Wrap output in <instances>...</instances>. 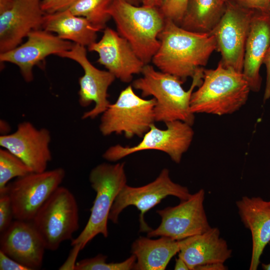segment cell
Returning <instances> with one entry per match:
<instances>
[{"label": "cell", "instance_id": "cell-1", "mask_svg": "<svg viewBox=\"0 0 270 270\" xmlns=\"http://www.w3.org/2000/svg\"><path fill=\"white\" fill-rule=\"evenodd\" d=\"M158 39L160 46L152 58V64L160 71L184 82L206 66L216 49L214 37L210 32L188 30L168 18L165 19Z\"/></svg>", "mask_w": 270, "mask_h": 270}, {"label": "cell", "instance_id": "cell-2", "mask_svg": "<svg viewBox=\"0 0 270 270\" xmlns=\"http://www.w3.org/2000/svg\"><path fill=\"white\" fill-rule=\"evenodd\" d=\"M204 70L202 67L197 70L190 88L185 90L182 86L184 82L180 78L146 64L141 73L142 76L134 80L132 85L140 92L142 97L152 96L156 100V122L180 120L192 126L194 114L190 110L191 96L194 88L202 82Z\"/></svg>", "mask_w": 270, "mask_h": 270}, {"label": "cell", "instance_id": "cell-3", "mask_svg": "<svg viewBox=\"0 0 270 270\" xmlns=\"http://www.w3.org/2000/svg\"><path fill=\"white\" fill-rule=\"evenodd\" d=\"M250 89L242 72L224 68L221 62L215 69H204L202 84L193 92L190 110L194 114H232L246 102Z\"/></svg>", "mask_w": 270, "mask_h": 270}, {"label": "cell", "instance_id": "cell-4", "mask_svg": "<svg viewBox=\"0 0 270 270\" xmlns=\"http://www.w3.org/2000/svg\"><path fill=\"white\" fill-rule=\"evenodd\" d=\"M124 163H102L90 171L89 181L96 192L90 214L84 230L72 240L73 246L67 260L75 263L79 252L98 234L108 236V221L112 206L118 194L126 184Z\"/></svg>", "mask_w": 270, "mask_h": 270}, {"label": "cell", "instance_id": "cell-5", "mask_svg": "<svg viewBox=\"0 0 270 270\" xmlns=\"http://www.w3.org/2000/svg\"><path fill=\"white\" fill-rule=\"evenodd\" d=\"M117 32L145 64L152 62L160 46L158 36L165 18L160 8L113 0L108 10Z\"/></svg>", "mask_w": 270, "mask_h": 270}, {"label": "cell", "instance_id": "cell-6", "mask_svg": "<svg viewBox=\"0 0 270 270\" xmlns=\"http://www.w3.org/2000/svg\"><path fill=\"white\" fill-rule=\"evenodd\" d=\"M156 104L154 98H143L134 92L132 85L128 86L102 114L100 132L104 136L123 133L128 138L142 137L156 122Z\"/></svg>", "mask_w": 270, "mask_h": 270}, {"label": "cell", "instance_id": "cell-7", "mask_svg": "<svg viewBox=\"0 0 270 270\" xmlns=\"http://www.w3.org/2000/svg\"><path fill=\"white\" fill-rule=\"evenodd\" d=\"M32 222L46 249L58 250L62 242L72 239L79 228L78 208L74 196L67 188L58 186Z\"/></svg>", "mask_w": 270, "mask_h": 270}, {"label": "cell", "instance_id": "cell-8", "mask_svg": "<svg viewBox=\"0 0 270 270\" xmlns=\"http://www.w3.org/2000/svg\"><path fill=\"white\" fill-rule=\"evenodd\" d=\"M192 194L187 187L174 182L170 176L168 170L164 168L155 180L146 185L132 187L126 184L114 200L108 220L117 224L122 211L129 206H134L140 212V230L148 232L152 229L144 221L146 212L168 196H174L182 201L188 199Z\"/></svg>", "mask_w": 270, "mask_h": 270}, {"label": "cell", "instance_id": "cell-9", "mask_svg": "<svg viewBox=\"0 0 270 270\" xmlns=\"http://www.w3.org/2000/svg\"><path fill=\"white\" fill-rule=\"evenodd\" d=\"M66 175L62 168L32 172L8 183L6 190L12 206L14 218L32 222L40 208L60 186Z\"/></svg>", "mask_w": 270, "mask_h": 270}, {"label": "cell", "instance_id": "cell-10", "mask_svg": "<svg viewBox=\"0 0 270 270\" xmlns=\"http://www.w3.org/2000/svg\"><path fill=\"white\" fill-rule=\"evenodd\" d=\"M166 128L160 129L152 124L137 144L124 146L116 144L108 148L102 157L109 162L118 161L134 153L145 150H157L168 154L176 164L189 148L194 136L192 126L180 120L165 123Z\"/></svg>", "mask_w": 270, "mask_h": 270}, {"label": "cell", "instance_id": "cell-11", "mask_svg": "<svg viewBox=\"0 0 270 270\" xmlns=\"http://www.w3.org/2000/svg\"><path fill=\"white\" fill-rule=\"evenodd\" d=\"M254 12L239 4H228L210 32L224 68L242 72L246 44Z\"/></svg>", "mask_w": 270, "mask_h": 270}, {"label": "cell", "instance_id": "cell-12", "mask_svg": "<svg viewBox=\"0 0 270 270\" xmlns=\"http://www.w3.org/2000/svg\"><path fill=\"white\" fill-rule=\"evenodd\" d=\"M204 197V190L202 188L176 206L157 210L161 222L156 229L148 232V237L166 236L180 240L210 230Z\"/></svg>", "mask_w": 270, "mask_h": 270}, {"label": "cell", "instance_id": "cell-13", "mask_svg": "<svg viewBox=\"0 0 270 270\" xmlns=\"http://www.w3.org/2000/svg\"><path fill=\"white\" fill-rule=\"evenodd\" d=\"M57 56L75 61L84 70V75L78 79V102L82 108L88 107L92 102L94 106L84 112L82 119L92 120L102 114L110 104L108 100V90L116 80L115 76L108 70L95 67L88 58L84 46L74 44L71 49Z\"/></svg>", "mask_w": 270, "mask_h": 270}, {"label": "cell", "instance_id": "cell-14", "mask_svg": "<svg viewBox=\"0 0 270 270\" xmlns=\"http://www.w3.org/2000/svg\"><path fill=\"white\" fill-rule=\"evenodd\" d=\"M52 138L46 128H36L32 122L19 123L12 133L0 136V146L20 158L35 172L46 170L52 160Z\"/></svg>", "mask_w": 270, "mask_h": 270}, {"label": "cell", "instance_id": "cell-15", "mask_svg": "<svg viewBox=\"0 0 270 270\" xmlns=\"http://www.w3.org/2000/svg\"><path fill=\"white\" fill-rule=\"evenodd\" d=\"M26 38L24 43L9 51L0 53V62L17 66L27 82L34 79L32 70L35 66L50 54L58 55L71 49L74 44L42 28L32 31Z\"/></svg>", "mask_w": 270, "mask_h": 270}, {"label": "cell", "instance_id": "cell-16", "mask_svg": "<svg viewBox=\"0 0 270 270\" xmlns=\"http://www.w3.org/2000/svg\"><path fill=\"white\" fill-rule=\"evenodd\" d=\"M98 55V62L116 78L125 83L132 82L134 74L142 73L145 64L130 44L113 29L106 27L98 42L88 46Z\"/></svg>", "mask_w": 270, "mask_h": 270}, {"label": "cell", "instance_id": "cell-17", "mask_svg": "<svg viewBox=\"0 0 270 270\" xmlns=\"http://www.w3.org/2000/svg\"><path fill=\"white\" fill-rule=\"evenodd\" d=\"M42 0H14L0 13V53L18 46L32 31L42 28Z\"/></svg>", "mask_w": 270, "mask_h": 270}, {"label": "cell", "instance_id": "cell-18", "mask_svg": "<svg viewBox=\"0 0 270 270\" xmlns=\"http://www.w3.org/2000/svg\"><path fill=\"white\" fill-rule=\"evenodd\" d=\"M46 250L32 222L15 220L0 234V250L30 270L42 267Z\"/></svg>", "mask_w": 270, "mask_h": 270}, {"label": "cell", "instance_id": "cell-19", "mask_svg": "<svg viewBox=\"0 0 270 270\" xmlns=\"http://www.w3.org/2000/svg\"><path fill=\"white\" fill-rule=\"evenodd\" d=\"M238 213L252 237V252L249 269L256 270L260 256L270 242V202L259 196H242L236 202Z\"/></svg>", "mask_w": 270, "mask_h": 270}, {"label": "cell", "instance_id": "cell-20", "mask_svg": "<svg viewBox=\"0 0 270 270\" xmlns=\"http://www.w3.org/2000/svg\"><path fill=\"white\" fill-rule=\"evenodd\" d=\"M270 46V18L266 12H254L247 37L242 74L250 90L258 92L262 78L260 68Z\"/></svg>", "mask_w": 270, "mask_h": 270}, {"label": "cell", "instance_id": "cell-21", "mask_svg": "<svg viewBox=\"0 0 270 270\" xmlns=\"http://www.w3.org/2000/svg\"><path fill=\"white\" fill-rule=\"evenodd\" d=\"M178 257L187 264L190 270L212 262H224L232 256V250L220 236L218 228L179 240Z\"/></svg>", "mask_w": 270, "mask_h": 270}, {"label": "cell", "instance_id": "cell-22", "mask_svg": "<svg viewBox=\"0 0 270 270\" xmlns=\"http://www.w3.org/2000/svg\"><path fill=\"white\" fill-rule=\"evenodd\" d=\"M42 28L56 34L62 40L88 46L96 42L100 30L84 18L73 14L69 9L45 14Z\"/></svg>", "mask_w": 270, "mask_h": 270}, {"label": "cell", "instance_id": "cell-23", "mask_svg": "<svg viewBox=\"0 0 270 270\" xmlns=\"http://www.w3.org/2000/svg\"><path fill=\"white\" fill-rule=\"evenodd\" d=\"M180 249L179 240L168 237L140 236L132 245V253L136 258L134 270H164Z\"/></svg>", "mask_w": 270, "mask_h": 270}, {"label": "cell", "instance_id": "cell-24", "mask_svg": "<svg viewBox=\"0 0 270 270\" xmlns=\"http://www.w3.org/2000/svg\"><path fill=\"white\" fill-rule=\"evenodd\" d=\"M224 5L219 0H188L179 26L194 32H210L223 14Z\"/></svg>", "mask_w": 270, "mask_h": 270}, {"label": "cell", "instance_id": "cell-25", "mask_svg": "<svg viewBox=\"0 0 270 270\" xmlns=\"http://www.w3.org/2000/svg\"><path fill=\"white\" fill-rule=\"evenodd\" d=\"M113 0H76L68 8L74 15L86 18L100 30L111 18L109 8Z\"/></svg>", "mask_w": 270, "mask_h": 270}, {"label": "cell", "instance_id": "cell-26", "mask_svg": "<svg viewBox=\"0 0 270 270\" xmlns=\"http://www.w3.org/2000/svg\"><path fill=\"white\" fill-rule=\"evenodd\" d=\"M32 170L20 158L8 150L0 149V192L6 190L8 182L32 172Z\"/></svg>", "mask_w": 270, "mask_h": 270}, {"label": "cell", "instance_id": "cell-27", "mask_svg": "<svg viewBox=\"0 0 270 270\" xmlns=\"http://www.w3.org/2000/svg\"><path fill=\"white\" fill-rule=\"evenodd\" d=\"M107 256L98 254L97 256L80 260L76 262L74 270H134L136 260L132 255L123 262H107Z\"/></svg>", "mask_w": 270, "mask_h": 270}, {"label": "cell", "instance_id": "cell-28", "mask_svg": "<svg viewBox=\"0 0 270 270\" xmlns=\"http://www.w3.org/2000/svg\"><path fill=\"white\" fill-rule=\"evenodd\" d=\"M188 0H166L160 8L165 18L172 20L180 25L186 12Z\"/></svg>", "mask_w": 270, "mask_h": 270}, {"label": "cell", "instance_id": "cell-29", "mask_svg": "<svg viewBox=\"0 0 270 270\" xmlns=\"http://www.w3.org/2000/svg\"><path fill=\"white\" fill-rule=\"evenodd\" d=\"M14 218L12 204L6 190L0 192V233L6 230Z\"/></svg>", "mask_w": 270, "mask_h": 270}, {"label": "cell", "instance_id": "cell-30", "mask_svg": "<svg viewBox=\"0 0 270 270\" xmlns=\"http://www.w3.org/2000/svg\"><path fill=\"white\" fill-rule=\"evenodd\" d=\"M76 0H42L41 6L45 14L68 9Z\"/></svg>", "mask_w": 270, "mask_h": 270}, {"label": "cell", "instance_id": "cell-31", "mask_svg": "<svg viewBox=\"0 0 270 270\" xmlns=\"http://www.w3.org/2000/svg\"><path fill=\"white\" fill-rule=\"evenodd\" d=\"M0 270H30L0 250Z\"/></svg>", "mask_w": 270, "mask_h": 270}, {"label": "cell", "instance_id": "cell-32", "mask_svg": "<svg viewBox=\"0 0 270 270\" xmlns=\"http://www.w3.org/2000/svg\"><path fill=\"white\" fill-rule=\"evenodd\" d=\"M240 6L262 12H267L270 0H234Z\"/></svg>", "mask_w": 270, "mask_h": 270}, {"label": "cell", "instance_id": "cell-33", "mask_svg": "<svg viewBox=\"0 0 270 270\" xmlns=\"http://www.w3.org/2000/svg\"><path fill=\"white\" fill-rule=\"evenodd\" d=\"M263 64H264L266 70V83L264 92V102L270 98V46L265 55Z\"/></svg>", "mask_w": 270, "mask_h": 270}, {"label": "cell", "instance_id": "cell-34", "mask_svg": "<svg viewBox=\"0 0 270 270\" xmlns=\"http://www.w3.org/2000/svg\"><path fill=\"white\" fill-rule=\"evenodd\" d=\"M228 268L224 263L212 262L202 265L196 268L195 270H226Z\"/></svg>", "mask_w": 270, "mask_h": 270}, {"label": "cell", "instance_id": "cell-35", "mask_svg": "<svg viewBox=\"0 0 270 270\" xmlns=\"http://www.w3.org/2000/svg\"><path fill=\"white\" fill-rule=\"evenodd\" d=\"M166 0H142V5L160 8L165 4Z\"/></svg>", "mask_w": 270, "mask_h": 270}, {"label": "cell", "instance_id": "cell-36", "mask_svg": "<svg viewBox=\"0 0 270 270\" xmlns=\"http://www.w3.org/2000/svg\"><path fill=\"white\" fill-rule=\"evenodd\" d=\"M174 269L175 270H190L186 262L180 257L176 259Z\"/></svg>", "mask_w": 270, "mask_h": 270}, {"label": "cell", "instance_id": "cell-37", "mask_svg": "<svg viewBox=\"0 0 270 270\" xmlns=\"http://www.w3.org/2000/svg\"><path fill=\"white\" fill-rule=\"evenodd\" d=\"M14 0H0V13L8 8Z\"/></svg>", "mask_w": 270, "mask_h": 270}, {"label": "cell", "instance_id": "cell-38", "mask_svg": "<svg viewBox=\"0 0 270 270\" xmlns=\"http://www.w3.org/2000/svg\"><path fill=\"white\" fill-rule=\"evenodd\" d=\"M128 3L131 4L138 6L140 3H142V0H124Z\"/></svg>", "mask_w": 270, "mask_h": 270}, {"label": "cell", "instance_id": "cell-39", "mask_svg": "<svg viewBox=\"0 0 270 270\" xmlns=\"http://www.w3.org/2000/svg\"><path fill=\"white\" fill-rule=\"evenodd\" d=\"M270 246V242L268 243ZM262 268L264 270H270V262L268 264H262Z\"/></svg>", "mask_w": 270, "mask_h": 270}, {"label": "cell", "instance_id": "cell-40", "mask_svg": "<svg viewBox=\"0 0 270 270\" xmlns=\"http://www.w3.org/2000/svg\"><path fill=\"white\" fill-rule=\"evenodd\" d=\"M266 13L268 14V16H269L270 18V2L269 6H268V8Z\"/></svg>", "mask_w": 270, "mask_h": 270}, {"label": "cell", "instance_id": "cell-41", "mask_svg": "<svg viewBox=\"0 0 270 270\" xmlns=\"http://www.w3.org/2000/svg\"><path fill=\"white\" fill-rule=\"evenodd\" d=\"M226 0H219V1L222 3V4H224V2H226Z\"/></svg>", "mask_w": 270, "mask_h": 270}, {"label": "cell", "instance_id": "cell-42", "mask_svg": "<svg viewBox=\"0 0 270 270\" xmlns=\"http://www.w3.org/2000/svg\"></svg>", "mask_w": 270, "mask_h": 270}]
</instances>
